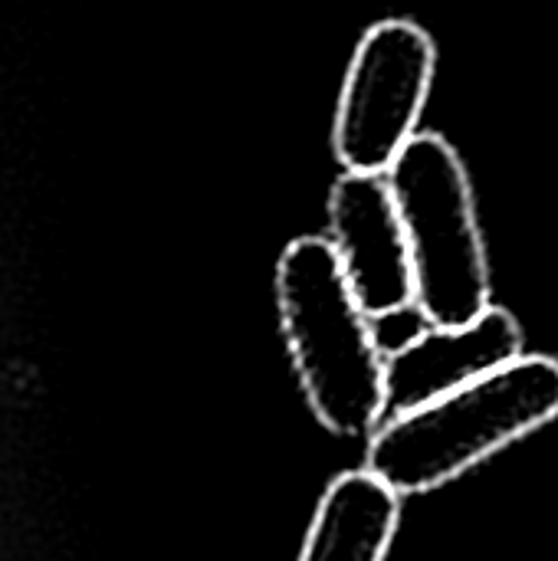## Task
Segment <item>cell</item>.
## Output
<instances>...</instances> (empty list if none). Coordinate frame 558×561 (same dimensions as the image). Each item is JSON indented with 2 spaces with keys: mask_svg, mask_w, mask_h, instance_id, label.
I'll use <instances>...</instances> for the list:
<instances>
[{
  "mask_svg": "<svg viewBox=\"0 0 558 561\" xmlns=\"http://www.w3.org/2000/svg\"><path fill=\"white\" fill-rule=\"evenodd\" d=\"M329 247L368 319L414 306L405 227L385 174H342L329 197Z\"/></svg>",
  "mask_w": 558,
  "mask_h": 561,
  "instance_id": "obj_5",
  "label": "cell"
},
{
  "mask_svg": "<svg viewBox=\"0 0 558 561\" xmlns=\"http://www.w3.org/2000/svg\"><path fill=\"white\" fill-rule=\"evenodd\" d=\"M437 49L411 20L375 23L345 72L335 112V158L349 174H385L418 135Z\"/></svg>",
  "mask_w": 558,
  "mask_h": 561,
  "instance_id": "obj_4",
  "label": "cell"
},
{
  "mask_svg": "<svg viewBox=\"0 0 558 561\" xmlns=\"http://www.w3.org/2000/svg\"><path fill=\"white\" fill-rule=\"evenodd\" d=\"M556 417L558 362L520 355L437 401L385 417L365 470L398 496L428 493Z\"/></svg>",
  "mask_w": 558,
  "mask_h": 561,
  "instance_id": "obj_1",
  "label": "cell"
},
{
  "mask_svg": "<svg viewBox=\"0 0 558 561\" xmlns=\"http://www.w3.org/2000/svg\"><path fill=\"white\" fill-rule=\"evenodd\" d=\"M523 355L520 322L490 306L464 329H424L385 355V417L437 401Z\"/></svg>",
  "mask_w": 558,
  "mask_h": 561,
  "instance_id": "obj_6",
  "label": "cell"
},
{
  "mask_svg": "<svg viewBox=\"0 0 558 561\" xmlns=\"http://www.w3.org/2000/svg\"><path fill=\"white\" fill-rule=\"evenodd\" d=\"M401 523V496L368 470L329 483L299 561H385Z\"/></svg>",
  "mask_w": 558,
  "mask_h": 561,
  "instance_id": "obj_7",
  "label": "cell"
},
{
  "mask_svg": "<svg viewBox=\"0 0 558 561\" xmlns=\"http://www.w3.org/2000/svg\"><path fill=\"white\" fill-rule=\"evenodd\" d=\"M283 332L312 414L342 437L385 421V355L329 240L303 237L276 270Z\"/></svg>",
  "mask_w": 558,
  "mask_h": 561,
  "instance_id": "obj_2",
  "label": "cell"
},
{
  "mask_svg": "<svg viewBox=\"0 0 558 561\" xmlns=\"http://www.w3.org/2000/svg\"><path fill=\"white\" fill-rule=\"evenodd\" d=\"M414 276V309L431 329H464L490 309V263L474 187L454 145L418 131L385 171Z\"/></svg>",
  "mask_w": 558,
  "mask_h": 561,
  "instance_id": "obj_3",
  "label": "cell"
}]
</instances>
